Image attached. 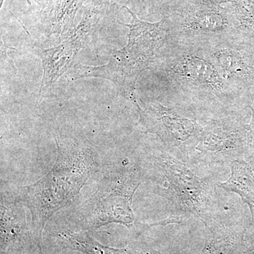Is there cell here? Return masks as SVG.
I'll use <instances>...</instances> for the list:
<instances>
[{
	"instance_id": "obj_1",
	"label": "cell",
	"mask_w": 254,
	"mask_h": 254,
	"mask_svg": "<svg viewBox=\"0 0 254 254\" xmlns=\"http://www.w3.org/2000/svg\"><path fill=\"white\" fill-rule=\"evenodd\" d=\"M54 138L57 158L53 168L38 181L20 187L14 198L31 214L32 234L40 251L47 222L72 204L100 168L99 155L84 137L59 131Z\"/></svg>"
},
{
	"instance_id": "obj_2",
	"label": "cell",
	"mask_w": 254,
	"mask_h": 254,
	"mask_svg": "<svg viewBox=\"0 0 254 254\" xmlns=\"http://www.w3.org/2000/svg\"><path fill=\"white\" fill-rule=\"evenodd\" d=\"M151 67L161 75L174 96L218 108L245 102L222 78L200 43L169 39Z\"/></svg>"
},
{
	"instance_id": "obj_3",
	"label": "cell",
	"mask_w": 254,
	"mask_h": 254,
	"mask_svg": "<svg viewBox=\"0 0 254 254\" xmlns=\"http://www.w3.org/2000/svg\"><path fill=\"white\" fill-rule=\"evenodd\" d=\"M125 8L132 17L129 24L121 23L129 29L126 46L115 52L104 65L76 66L69 79L97 77L109 80L122 96L135 102L138 78L158 60L170 39V33L165 18L157 23L147 22L127 6Z\"/></svg>"
},
{
	"instance_id": "obj_4",
	"label": "cell",
	"mask_w": 254,
	"mask_h": 254,
	"mask_svg": "<svg viewBox=\"0 0 254 254\" xmlns=\"http://www.w3.org/2000/svg\"><path fill=\"white\" fill-rule=\"evenodd\" d=\"M143 182L136 169L105 175L80 208L78 216L85 230L95 231L110 224L124 225L138 235L148 230V225L138 221L132 208L133 195Z\"/></svg>"
},
{
	"instance_id": "obj_5",
	"label": "cell",
	"mask_w": 254,
	"mask_h": 254,
	"mask_svg": "<svg viewBox=\"0 0 254 254\" xmlns=\"http://www.w3.org/2000/svg\"><path fill=\"white\" fill-rule=\"evenodd\" d=\"M151 159L165 178V183L152 191L172 202L182 221L195 218L202 221L213 216V188L206 179L165 152L155 153Z\"/></svg>"
},
{
	"instance_id": "obj_6",
	"label": "cell",
	"mask_w": 254,
	"mask_h": 254,
	"mask_svg": "<svg viewBox=\"0 0 254 254\" xmlns=\"http://www.w3.org/2000/svg\"><path fill=\"white\" fill-rule=\"evenodd\" d=\"M191 156L205 165H229L252 153L248 124L235 116L208 120Z\"/></svg>"
},
{
	"instance_id": "obj_7",
	"label": "cell",
	"mask_w": 254,
	"mask_h": 254,
	"mask_svg": "<svg viewBox=\"0 0 254 254\" xmlns=\"http://www.w3.org/2000/svg\"><path fill=\"white\" fill-rule=\"evenodd\" d=\"M135 103L138 122L145 132L158 136L167 146L191 156L203 129L202 125L158 102H143L136 98Z\"/></svg>"
},
{
	"instance_id": "obj_8",
	"label": "cell",
	"mask_w": 254,
	"mask_h": 254,
	"mask_svg": "<svg viewBox=\"0 0 254 254\" xmlns=\"http://www.w3.org/2000/svg\"><path fill=\"white\" fill-rule=\"evenodd\" d=\"M200 44L222 78L246 102L254 93V41L235 35Z\"/></svg>"
},
{
	"instance_id": "obj_9",
	"label": "cell",
	"mask_w": 254,
	"mask_h": 254,
	"mask_svg": "<svg viewBox=\"0 0 254 254\" xmlns=\"http://www.w3.org/2000/svg\"><path fill=\"white\" fill-rule=\"evenodd\" d=\"M165 21L170 41L203 43L238 35L231 16L205 2L190 6L176 19Z\"/></svg>"
},
{
	"instance_id": "obj_10",
	"label": "cell",
	"mask_w": 254,
	"mask_h": 254,
	"mask_svg": "<svg viewBox=\"0 0 254 254\" xmlns=\"http://www.w3.org/2000/svg\"><path fill=\"white\" fill-rule=\"evenodd\" d=\"M89 20L84 18L71 34L60 46L50 49L33 50L41 58L43 66V77L41 87V94L49 88L71 67L77 58L78 51L82 48L88 30Z\"/></svg>"
},
{
	"instance_id": "obj_11",
	"label": "cell",
	"mask_w": 254,
	"mask_h": 254,
	"mask_svg": "<svg viewBox=\"0 0 254 254\" xmlns=\"http://www.w3.org/2000/svg\"><path fill=\"white\" fill-rule=\"evenodd\" d=\"M25 207L1 193L0 204L1 254L19 253L32 242L35 243L31 227L28 226Z\"/></svg>"
},
{
	"instance_id": "obj_12",
	"label": "cell",
	"mask_w": 254,
	"mask_h": 254,
	"mask_svg": "<svg viewBox=\"0 0 254 254\" xmlns=\"http://www.w3.org/2000/svg\"><path fill=\"white\" fill-rule=\"evenodd\" d=\"M55 236L66 248L84 254H160L142 244H133L124 248L103 245L86 230L74 232L69 229H61L55 231Z\"/></svg>"
},
{
	"instance_id": "obj_13",
	"label": "cell",
	"mask_w": 254,
	"mask_h": 254,
	"mask_svg": "<svg viewBox=\"0 0 254 254\" xmlns=\"http://www.w3.org/2000/svg\"><path fill=\"white\" fill-rule=\"evenodd\" d=\"M201 222L205 225V242L200 254H243V233L225 226L214 215Z\"/></svg>"
},
{
	"instance_id": "obj_14",
	"label": "cell",
	"mask_w": 254,
	"mask_h": 254,
	"mask_svg": "<svg viewBox=\"0 0 254 254\" xmlns=\"http://www.w3.org/2000/svg\"><path fill=\"white\" fill-rule=\"evenodd\" d=\"M231 175L225 182L217 186L227 192L237 193L250 208L254 223V165L243 159L235 160L230 165Z\"/></svg>"
},
{
	"instance_id": "obj_15",
	"label": "cell",
	"mask_w": 254,
	"mask_h": 254,
	"mask_svg": "<svg viewBox=\"0 0 254 254\" xmlns=\"http://www.w3.org/2000/svg\"><path fill=\"white\" fill-rule=\"evenodd\" d=\"M84 0H55L56 9L55 15L58 23L62 21H72L75 13Z\"/></svg>"
},
{
	"instance_id": "obj_16",
	"label": "cell",
	"mask_w": 254,
	"mask_h": 254,
	"mask_svg": "<svg viewBox=\"0 0 254 254\" xmlns=\"http://www.w3.org/2000/svg\"><path fill=\"white\" fill-rule=\"evenodd\" d=\"M246 103L252 110V120L248 124V133L251 151H252V153H254V93L247 97Z\"/></svg>"
},
{
	"instance_id": "obj_17",
	"label": "cell",
	"mask_w": 254,
	"mask_h": 254,
	"mask_svg": "<svg viewBox=\"0 0 254 254\" xmlns=\"http://www.w3.org/2000/svg\"><path fill=\"white\" fill-rule=\"evenodd\" d=\"M243 254H254V246L244 250Z\"/></svg>"
},
{
	"instance_id": "obj_18",
	"label": "cell",
	"mask_w": 254,
	"mask_h": 254,
	"mask_svg": "<svg viewBox=\"0 0 254 254\" xmlns=\"http://www.w3.org/2000/svg\"><path fill=\"white\" fill-rule=\"evenodd\" d=\"M35 1H38V2L41 3V2H43V1H49L50 0H35Z\"/></svg>"
}]
</instances>
